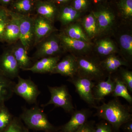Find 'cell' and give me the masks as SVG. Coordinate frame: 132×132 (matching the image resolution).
<instances>
[{
  "label": "cell",
  "mask_w": 132,
  "mask_h": 132,
  "mask_svg": "<svg viewBox=\"0 0 132 132\" xmlns=\"http://www.w3.org/2000/svg\"><path fill=\"white\" fill-rule=\"evenodd\" d=\"M76 60L78 65L76 76L97 82L104 80L107 76L99 60L86 55L76 57Z\"/></svg>",
  "instance_id": "3957f363"
},
{
  "label": "cell",
  "mask_w": 132,
  "mask_h": 132,
  "mask_svg": "<svg viewBox=\"0 0 132 132\" xmlns=\"http://www.w3.org/2000/svg\"><path fill=\"white\" fill-rule=\"evenodd\" d=\"M102 67L108 75L116 72L123 66H128V62L123 59L116 56L115 54L108 56L100 61Z\"/></svg>",
  "instance_id": "ac0fdd59"
},
{
  "label": "cell",
  "mask_w": 132,
  "mask_h": 132,
  "mask_svg": "<svg viewBox=\"0 0 132 132\" xmlns=\"http://www.w3.org/2000/svg\"><path fill=\"white\" fill-rule=\"evenodd\" d=\"M96 52L99 55L106 58L118 52V48L111 39L103 38L98 40L95 46Z\"/></svg>",
  "instance_id": "7402d4cb"
},
{
  "label": "cell",
  "mask_w": 132,
  "mask_h": 132,
  "mask_svg": "<svg viewBox=\"0 0 132 132\" xmlns=\"http://www.w3.org/2000/svg\"><path fill=\"white\" fill-rule=\"evenodd\" d=\"M20 118L28 129L44 132H56L58 130L50 122L43 110L38 106L24 108Z\"/></svg>",
  "instance_id": "7a4b0ae2"
},
{
  "label": "cell",
  "mask_w": 132,
  "mask_h": 132,
  "mask_svg": "<svg viewBox=\"0 0 132 132\" xmlns=\"http://www.w3.org/2000/svg\"><path fill=\"white\" fill-rule=\"evenodd\" d=\"M52 23V22L39 15L34 19V45H37L52 34L54 29Z\"/></svg>",
  "instance_id": "8fae6325"
},
{
  "label": "cell",
  "mask_w": 132,
  "mask_h": 132,
  "mask_svg": "<svg viewBox=\"0 0 132 132\" xmlns=\"http://www.w3.org/2000/svg\"><path fill=\"white\" fill-rule=\"evenodd\" d=\"M8 20L7 18L0 21V38L2 37Z\"/></svg>",
  "instance_id": "d590c367"
},
{
  "label": "cell",
  "mask_w": 132,
  "mask_h": 132,
  "mask_svg": "<svg viewBox=\"0 0 132 132\" xmlns=\"http://www.w3.org/2000/svg\"><path fill=\"white\" fill-rule=\"evenodd\" d=\"M36 11L39 16L47 19L52 22L54 21L57 14L55 6L51 3L40 2L36 6Z\"/></svg>",
  "instance_id": "d4e9b609"
},
{
  "label": "cell",
  "mask_w": 132,
  "mask_h": 132,
  "mask_svg": "<svg viewBox=\"0 0 132 132\" xmlns=\"http://www.w3.org/2000/svg\"><path fill=\"white\" fill-rule=\"evenodd\" d=\"M78 73L76 57L73 54L69 55L59 61L52 73L59 74L63 76L73 78Z\"/></svg>",
  "instance_id": "7c38bea8"
},
{
  "label": "cell",
  "mask_w": 132,
  "mask_h": 132,
  "mask_svg": "<svg viewBox=\"0 0 132 132\" xmlns=\"http://www.w3.org/2000/svg\"><path fill=\"white\" fill-rule=\"evenodd\" d=\"M120 79L126 86L128 91L132 92V72L127 69H121Z\"/></svg>",
  "instance_id": "1f68e13d"
},
{
  "label": "cell",
  "mask_w": 132,
  "mask_h": 132,
  "mask_svg": "<svg viewBox=\"0 0 132 132\" xmlns=\"http://www.w3.org/2000/svg\"><path fill=\"white\" fill-rule=\"evenodd\" d=\"M20 67L11 51L5 53L0 59V72L13 79L19 76Z\"/></svg>",
  "instance_id": "30bf717a"
},
{
  "label": "cell",
  "mask_w": 132,
  "mask_h": 132,
  "mask_svg": "<svg viewBox=\"0 0 132 132\" xmlns=\"http://www.w3.org/2000/svg\"><path fill=\"white\" fill-rule=\"evenodd\" d=\"M3 132H29L20 118L14 117L13 120Z\"/></svg>",
  "instance_id": "f546056e"
},
{
  "label": "cell",
  "mask_w": 132,
  "mask_h": 132,
  "mask_svg": "<svg viewBox=\"0 0 132 132\" xmlns=\"http://www.w3.org/2000/svg\"><path fill=\"white\" fill-rule=\"evenodd\" d=\"M16 13L20 28L19 41L28 51L34 42V19L26 15Z\"/></svg>",
  "instance_id": "9c48e42d"
},
{
  "label": "cell",
  "mask_w": 132,
  "mask_h": 132,
  "mask_svg": "<svg viewBox=\"0 0 132 132\" xmlns=\"http://www.w3.org/2000/svg\"><path fill=\"white\" fill-rule=\"evenodd\" d=\"M37 45L38 46L34 56L36 60L56 56L61 52V46L58 35L52 34Z\"/></svg>",
  "instance_id": "8992f818"
},
{
  "label": "cell",
  "mask_w": 132,
  "mask_h": 132,
  "mask_svg": "<svg viewBox=\"0 0 132 132\" xmlns=\"http://www.w3.org/2000/svg\"><path fill=\"white\" fill-rule=\"evenodd\" d=\"M11 19L8 21L2 37L9 43H14L20 39V28L16 13L11 12Z\"/></svg>",
  "instance_id": "2e32d148"
},
{
  "label": "cell",
  "mask_w": 132,
  "mask_h": 132,
  "mask_svg": "<svg viewBox=\"0 0 132 132\" xmlns=\"http://www.w3.org/2000/svg\"><path fill=\"white\" fill-rule=\"evenodd\" d=\"M89 5L88 0H74L73 7L80 12L86 9Z\"/></svg>",
  "instance_id": "d6a6232c"
},
{
  "label": "cell",
  "mask_w": 132,
  "mask_h": 132,
  "mask_svg": "<svg viewBox=\"0 0 132 132\" xmlns=\"http://www.w3.org/2000/svg\"><path fill=\"white\" fill-rule=\"evenodd\" d=\"M58 36L61 47L66 51L72 53V54L75 56L77 55L76 57L86 55L92 48V43L91 42L73 39L64 32Z\"/></svg>",
  "instance_id": "ba28073f"
},
{
  "label": "cell",
  "mask_w": 132,
  "mask_h": 132,
  "mask_svg": "<svg viewBox=\"0 0 132 132\" xmlns=\"http://www.w3.org/2000/svg\"><path fill=\"white\" fill-rule=\"evenodd\" d=\"M123 126L125 132H132V119L125 123Z\"/></svg>",
  "instance_id": "8d00e7d4"
},
{
  "label": "cell",
  "mask_w": 132,
  "mask_h": 132,
  "mask_svg": "<svg viewBox=\"0 0 132 132\" xmlns=\"http://www.w3.org/2000/svg\"><path fill=\"white\" fill-rule=\"evenodd\" d=\"M60 60L59 56L42 58L25 71H30L34 73H52Z\"/></svg>",
  "instance_id": "9a60e30c"
},
{
  "label": "cell",
  "mask_w": 132,
  "mask_h": 132,
  "mask_svg": "<svg viewBox=\"0 0 132 132\" xmlns=\"http://www.w3.org/2000/svg\"><path fill=\"white\" fill-rule=\"evenodd\" d=\"M115 87V82L111 75L108 76L106 80H102L95 85L93 89V94L95 101L102 100L106 96L112 94Z\"/></svg>",
  "instance_id": "e0dca14e"
},
{
  "label": "cell",
  "mask_w": 132,
  "mask_h": 132,
  "mask_svg": "<svg viewBox=\"0 0 132 132\" xmlns=\"http://www.w3.org/2000/svg\"><path fill=\"white\" fill-rule=\"evenodd\" d=\"M11 51L18 62L20 69L25 71L32 66L31 59L28 54V51L22 45L20 42L14 46Z\"/></svg>",
  "instance_id": "ffe728a7"
},
{
  "label": "cell",
  "mask_w": 132,
  "mask_h": 132,
  "mask_svg": "<svg viewBox=\"0 0 132 132\" xmlns=\"http://www.w3.org/2000/svg\"><path fill=\"white\" fill-rule=\"evenodd\" d=\"M94 128L93 123L87 121L78 130L74 132H94Z\"/></svg>",
  "instance_id": "e575fe53"
},
{
  "label": "cell",
  "mask_w": 132,
  "mask_h": 132,
  "mask_svg": "<svg viewBox=\"0 0 132 132\" xmlns=\"http://www.w3.org/2000/svg\"><path fill=\"white\" fill-rule=\"evenodd\" d=\"M80 13L73 7L66 6L62 9L59 12L58 19L62 25L67 26L78 20Z\"/></svg>",
  "instance_id": "cb8c5ba5"
},
{
  "label": "cell",
  "mask_w": 132,
  "mask_h": 132,
  "mask_svg": "<svg viewBox=\"0 0 132 132\" xmlns=\"http://www.w3.org/2000/svg\"><path fill=\"white\" fill-rule=\"evenodd\" d=\"M90 111L86 109L73 112L71 119L60 128L61 132H74L87 121L90 115Z\"/></svg>",
  "instance_id": "5bb4252c"
},
{
  "label": "cell",
  "mask_w": 132,
  "mask_h": 132,
  "mask_svg": "<svg viewBox=\"0 0 132 132\" xmlns=\"http://www.w3.org/2000/svg\"><path fill=\"white\" fill-rule=\"evenodd\" d=\"M119 46L123 59L131 61L132 57V36L130 32L121 34L118 38Z\"/></svg>",
  "instance_id": "44dd1931"
},
{
  "label": "cell",
  "mask_w": 132,
  "mask_h": 132,
  "mask_svg": "<svg viewBox=\"0 0 132 132\" xmlns=\"http://www.w3.org/2000/svg\"><path fill=\"white\" fill-rule=\"evenodd\" d=\"M96 19L99 34L111 31L116 20L115 16L110 10L104 9L93 12Z\"/></svg>",
  "instance_id": "4fadbf2b"
},
{
  "label": "cell",
  "mask_w": 132,
  "mask_h": 132,
  "mask_svg": "<svg viewBox=\"0 0 132 132\" xmlns=\"http://www.w3.org/2000/svg\"><path fill=\"white\" fill-rule=\"evenodd\" d=\"M95 1H97L99 2L100 1H102V0H95Z\"/></svg>",
  "instance_id": "60d3db41"
},
{
  "label": "cell",
  "mask_w": 132,
  "mask_h": 132,
  "mask_svg": "<svg viewBox=\"0 0 132 132\" xmlns=\"http://www.w3.org/2000/svg\"><path fill=\"white\" fill-rule=\"evenodd\" d=\"M96 115L106 121L112 127L118 129L132 119L131 109L121 104L118 99H113L100 106H95Z\"/></svg>",
  "instance_id": "6da1fadb"
},
{
  "label": "cell",
  "mask_w": 132,
  "mask_h": 132,
  "mask_svg": "<svg viewBox=\"0 0 132 132\" xmlns=\"http://www.w3.org/2000/svg\"><path fill=\"white\" fill-rule=\"evenodd\" d=\"M33 5L32 0H18L14 4L13 7L17 12L16 13L22 14L30 12Z\"/></svg>",
  "instance_id": "4dcf8cb0"
},
{
  "label": "cell",
  "mask_w": 132,
  "mask_h": 132,
  "mask_svg": "<svg viewBox=\"0 0 132 132\" xmlns=\"http://www.w3.org/2000/svg\"><path fill=\"white\" fill-rule=\"evenodd\" d=\"M119 6L121 14L123 18L127 21H131L132 0H120Z\"/></svg>",
  "instance_id": "f1b7e54d"
},
{
  "label": "cell",
  "mask_w": 132,
  "mask_h": 132,
  "mask_svg": "<svg viewBox=\"0 0 132 132\" xmlns=\"http://www.w3.org/2000/svg\"><path fill=\"white\" fill-rule=\"evenodd\" d=\"M74 86L81 98L92 107L95 106V100L93 94V89L95 83L87 78L76 76L68 80Z\"/></svg>",
  "instance_id": "52a82bcc"
},
{
  "label": "cell",
  "mask_w": 132,
  "mask_h": 132,
  "mask_svg": "<svg viewBox=\"0 0 132 132\" xmlns=\"http://www.w3.org/2000/svg\"><path fill=\"white\" fill-rule=\"evenodd\" d=\"M81 26L85 34L90 40L99 35L97 21L93 13L82 19Z\"/></svg>",
  "instance_id": "603a6c76"
},
{
  "label": "cell",
  "mask_w": 132,
  "mask_h": 132,
  "mask_svg": "<svg viewBox=\"0 0 132 132\" xmlns=\"http://www.w3.org/2000/svg\"><path fill=\"white\" fill-rule=\"evenodd\" d=\"M14 116L5 104L0 106V132H3L9 126Z\"/></svg>",
  "instance_id": "83f0119b"
},
{
  "label": "cell",
  "mask_w": 132,
  "mask_h": 132,
  "mask_svg": "<svg viewBox=\"0 0 132 132\" xmlns=\"http://www.w3.org/2000/svg\"><path fill=\"white\" fill-rule=\"evenodd\" d=\"M3 2L5 3H8L10 2L12 0H1Z\"/></svg>",
  "instance_id": "f35d334b"
},
{
  "label": "cell",
  "mask_w": 132,
  "mask_h": 132,
  "mask_svg": "<svg viewBox=\"0 0 132 132\" xmlns=\"http://www.w3.org/2000/svg\"><path fill=\"white\" fill-rule=\"evenodd\" d=\"M63 32L73 39L91 42L84 32L81 25L80 24L73 23L69 24L67 26Z\"/></svg>",
  "instance_id": "484cf974"
},
{
  "label": "cell",
  "mask_w": 132,
  "mask_h": 132,
  "mask_svg": "<svg viewBox=\"0 0 132 132\" xmlns=\"http://www.w3.org/2000/svg\"><path fill=\"white\" fill-rule=\"evenodd\" d=\"M15 83L0 72V106L13 96Z\"/></svg>",
  "instance_id": "d6986e66"
},
{
  "label": "cell",
  "mask_w": 132,
  "mask_h": 132,
  "mask_svg": "<svg viewBox=\"0 0 132 132\" xmlns=\"http://www.w3.org/2000/svg\"><path fill=\"white\" fill-rule=\"evenodd\" d=\"M94 132H113L111 126L106 123H101L94 128Z\"/></svg>",
  "instance_id": "836d02e7"
},
{
  "label": "cell",
  "mask_w": 132,
  "mask_h": 132,
  "mask_svg": "<svg viewBox=\"0 0 132 132\" xmlns=\"http://www.w3.org/2000/svg\"><path fill=\"white\" fill-rule=\"evenodd\" d=\"M51 97L49 101L42 106L45 107L50 105H54L56 107L61 108L67 113L73 112L75 108L73 104L71 95L67 86H48Z\"/></svg>",
  "instance_id": "277c9868"
},
{
  "label": "cell",
  "mask_w": 132,
  "mask_h": 132,
  "mask_svg": "<svg viewBox=\"0 0 132 132\" xmlns=\"http://www.w3.org/2000/svg\"><path fill=\"white\" fill-rule=\"evenodd\" d=\"M17 83L15 84L14 93L28 104H35L40 92L38 86L30 79H24L19 76Z\"/></svg>",
  "instance_id": "5b68a950"
},
{
  "label": "cell",
  "mask_w": 132,
  "mask_h": 132,
  "mask_svg": "<svg viewBox=\"0 0 132 132\" xmlns=\"http://www.w3.org/2000/svg\"><path fill=\"white\" fill-rule=\"evenodd\" d=\"M58 2L60 3H64L67 2L69 0H56Z\"/></svg>",
  "instance_id": "ab89813d"
},
{
  "label": "cell",
  "mask_w": 132,
  "mask_h": 132,
  "mask_svg": "<svg viewBox=\"0 0 132 132\" xmlns=\"http://www.w3.org/2000/svg\"><path fill=\"white\" fill-rule=\"evenodd\" d=\"M7 18L6 12L3 10H0V21Z\"/></svg>",
  "instance_id": "74e56055"
},
{
  "label": "cell",
  "mask_w": 132,
  "mask_h": 132,
  "mask_svg": "<svg viewBox=\"0 0 132 132\" xmlns=\"http://www.w3.org/2000/svg\"><path fill=\"white\" fill-rule=\"evenodd\" d=\"M115 82V87L112 93L113 97H121L130 104H132V97L126 86L118 77L112 78Z\"/></svg>",
  "instance_id": "4316f807"
}]
</instances>
